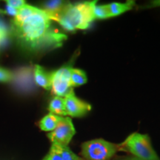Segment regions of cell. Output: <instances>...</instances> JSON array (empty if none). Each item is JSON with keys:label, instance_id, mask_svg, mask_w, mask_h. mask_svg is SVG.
<instances>
[{"label": "cell", "instance_id": "cell-4", "mask_svg": "<svg viewBox=\"0 0 160 160\" xmlns=\"http://www.w3.org/2000/svg\"><path fill=\"white\" fill-rule=\"evenodd\" d=\"M120 149V145L103 139H96L82 143L81 155L84 160H109Z\"/></svg>", "mask_w": 160, "mask_h": 160}, {"label": "cell", "instance_id": "cell-5", "mask_svg": "<svg viewBox=\"0 0 160 160\" xmlns=\"http://www.w3.org/2000/svg\"><path fill=\"white\" fill-rule=\"evenodd\" d=\"M75 133L76 130L71 119L68 117H64L57 127L48 134V137L52 144L68 146Z\"/></svg>", "mask_w": 160, "mask_h": 160}, {"label": "cell", "instance_id": "cell-6", "mask_svg": "<svg viewBox=\"0 0 160 160\" xmlns=\"http://www.w3.org/2000/svg\"><path fill=\"white\" fill-rule=\"evenodd\" d=\"M71 68H62L52 75L51 89L57 97H65L73 91L71 85Z\"/></svg>", "mask_w": 160, "mask_h": 160}, {"label": "cell", "instance_id": "cell-17", "mask_svg": "<svg viewBox=\"0 0 160 160\" xmlns=\"http://www.w3.org/2000/svg\"><path fill=\"white\" fill-rule=\"evenodd\" d=\"M12 79V73L7 70L0 68V82H8Z\"/></svg>", "mask_w": 160, "mask_h": 160}, {"label": "cell", "instance_id": "cell-10", "mask_svg": "<svg viewBox=\"0 0 160 160\" xmlns=\"http://www.w3.org/2000/svg\"><path fill=\"white\" fill-rule=\"evenodd\" d=\"M135 5L134 1H128L125 3L112 2L107 4L108 9L111 17H117V16L122 14L126 11H130Z\"/></svg>", "mask_w": 160, "mask_h": 160}, {"label": "cell", "instance_id": "cell-13", "mask_svg": "<svg viewBox=\"0 0 160 160\" xmlns=\"http://www.w3.org/2000/svg\"><path fill=\"white\" fill-rule=\"evenodd\" d=\"M88 82V77L85 72L82 70L71 68V85L73 87H78L85 85Z\"/></svg>", "mask_w": 160, "mask_h": 160}, {"label": "cell", "instance_id": "cell-12", "mask_svg": "<svg viewBox=\"0 0 160 160\" xmlns=\"http://www.w3.org/2000/svg\"><path fill=\"white\" fill-rule=\"evenodd\" d=\"M48 110L51 113L57 116H67L65 110V97H56L50 102Z\"/></svg>", "mask_w": 160, "mask_h": 160}, {"label": "cell", "instance_id": "cell-18", "mask_svg": "<svg viewBox=\"0 0 160 160\" xmlns=\"http://www.w3.org/2000/svg\"><path fill=\"white\" fill-rule=\"evenodd\" d=\"M7 5L11 6L16 9H20L25 5V2L23 0H8L6 1Z\"/></svg>", "mask_w": 160, "mask_h": 160}, {"label": "cell", "instance_id": "cell-22", "mask_svg": "<svg viewBox=\"0 0 160 160\" xmlns=\"http://www.w3.org/2000/svg\"><path fill=\"white\" fill-rule=\"evenodd\" d=\"M125 160H141L139 159H138V158L137 157H129V158H127V159H125Z\"/></svg>", "mask_w": 160, "mask_h": 160}, {"label": "cell", "instance_id": "cell-20", "mask_svg": "<svg viewBox=\"0 0 160 160\" xmlns=\"http://www.w3.org/2000/svg\"><path fill=\"white\" fill-rule=\"evenodd\" d=\"M6 31L5 29L3 27H1L0 26V45L3 42L4 40L6 38Z\"/></svg>", "mask_w": 160, "mask_h": 160}, {"label": "cell", "instance_id": "cell-21", "mask_svg": "<svg viewBox=\"0 0 160 160\" xmlns=\"http://www.w3.org/2000/svg\"><path fill=\"white\" fill-rule=\"evenodd\" d=\"M156 7H160V0L152 2L151 3V5H149V8H156Z\"/></svg>", "mask_w": 160, "mask_h": 160}, {"label": "cell", "instance_id": "cell-11", "mask_svg": "<svg viewBox=\"0 0 160 160\" xmlns=\"http://www.w3.org/2000/svg\"><path fill=\"white\" fill-rule=\"evenodd\" d=\"M67 2L64 1H48L45 2L43 5V11L48 15L49 18L52 19V18L59 13L65 7L68 5Z\"/></svg>", "mask_w": 160, "mask_h": 160}, {"label": "cell", "instance_id": "cell-2", "mask_svg": "<svg viewBox=\"0 0 160 160\" xmlns=\"http://www.w3.org/2000/svg\"><path fill=\"white\" fill-rule=\"evenodd\" d=\"M97 1L84 2L81 3H68L65 8L52 18L68 31L88 28L94 21L93 9Z\"/></svg>", "mask_w": 160, "mask_h": 160}, {"label": "cell", "instance_id": "cell-14", "mask_svg": "<svg viewBox=\"0 0 160 160\" xmlns=\"http://www.w3.org/2000/svg\"><path fill=\"white\" fill-rule=\"evenodd\" d=\"M59 149L61 160H84L77 156L76 153H73L71 149L69 148L68 146H63L57 145Z\"/></svg>", "mask_w": 160, "mask_h": 160}, {"label": "cell", "instance_id": "cell-7", "mask_svg": "<svg viewBox=\"0 0 160 160\" xmlns=\"http://www.w3.org/2000/svg\"><path fill=\"white\" fill-rule=\"evenodd\" d=\"M65 110L67 116L81 117L91 110V105L79 99L73 90L65 97Z\"/></svg>", "mask_w": 160, "mask_h": 160}, {"label": "cell", "instance_id": "cell-9", "mask_svg": "<svg viewBox=\"0 0 160 160\" xmlns=\"http://www.w3.org/2000/svg\"><path fill=\"white\" fill-rule=\"evenodd\" d=\"M63 117H64L55 115L53 113H48L40 120L39 124L40 129L44 131H53L62 121Z\"/></svg>", "mask_w": 160, "mask_h": 160}, {"label": "cell", "instance_id": "cell-3", "mask_svg": "<svg viewBox=\"0 0 160 160\" xmlns=\"http://www.w3.org/2000/svg\"><path fill=\"white\" fill-rule=\"evenodd\" d=\"M120 148L128 151L141 160H160L152 147L151 139L147 134L132 133L120 145Z\"/></svg>", "mask_w": 160, "mask_h": 160}, {"label": "cell", "instance_id": "cell-15", "mask_svg": "<svg viewBox=\"0 0 160 160\" xmlns=\"http://www.w3.org/2000/svg\"><path fill=\"white\" fill-rule=\"evenodd\" d=\"M93 16L95 19H105L111 18L107 4L106 5H96L93 9Z\"/></svg>", "mask_w": 160, "mask_h": 160}, {"label": "cell", "instance_id": "cell-1", "mask_svg": "<svg viewBox=\"0 0 160 160\" xmlns=\"http://www.w3.org/2000/svg\"><path fill=\"white\" fill-rule=\"evenodd\" d=\"M51 21L42 9L25 4L12 22L13 34L24 48L31 51L59 47L67 37L54 31Z\"/></svg>", "mask_w": 160, "mask_h": 160}, {"label": "cell", "instance_id": "cell-16", "mask_svg": "<svg viewBox=\"0 0 160 160\" xmlns=\"http://www.w3.org/2000/svg\"><path fill=\"white\" fill-rule=\"evenodd\" d=\"M42 160H61L59 149L56 144H52L48 153Z\"/></svg>", "mask_w": 160, "mask_h": 160}, {"label": "cell", "instance_id": "cell-19", "mask_svg": "<svg viewBox=\"0 0 160 160\" xmlns=\"http://www.w3.org/2000/svg\"><path fill=\"white\" fill-rule=\"evenodd\" d=\"M19 9H16V8H13L11 7V6H8L7 5V8H6L5 11V13H7V14L8 15H11V16H13V17H16L18 14V13H19Z\"/></svg>", "mask_w": 160, "mask_h": 160}, {"label": "cell", "instance_id": "cell-8", "mask_svg": "<svg viewBox=\"0 0 160 160\" xmlns=\"http://www.w3.org/2000/svg\"><path fill=\"white\" fill-rule=\"evenodd\" d=\"M52 75L53 73H48L40 65L34 67V79L36 83L39 87L45 90H51L52 85Z\"/></svg>", "mask_w": 160, "mask_h": 160}]
</instances>
